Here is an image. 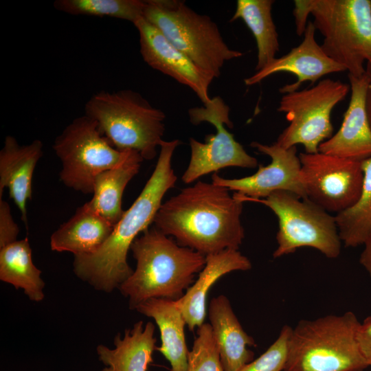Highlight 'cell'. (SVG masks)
Wrapping results in <instances>:
<instances>
[{"instance_id": "16", "label": "cell", "mask_w": 371, "mask_h": 371, "mask_svg": "<svg viewBox=\"0 0 371 371\" xmlns=\"http://www.w3.org/2000/svg\"><path fill=\"white\" fill-rule=\"evenodd\" d=\"M351 95L338 131L319 146V152L362 161L371 157V126L366 110L370 83L367 72L360 77L348 74Z\"/></svg>"}, {"instance_id": "1", "label": "cell", "mask_w": 371, "mask_h": 371, "mask_svg": "<svg viewBox=\"0 0 371 371\" xmlns=\"http://www.w3.org/2000/svg\"><path fill=\"white\" fill-rule=\"evenodd\" d=\"M198 181L161 204L153 223L182 247L204 256L237 249L245 238L243 201L235 192Z\"/></svg>"}, {"instance_id": "23", "label": "cell", "mask_w": 371, "mask_h": 371, "mask_svg": "<svg viewBox=\"0 0 371 371\" xmlns=\"http://www.w3.org/2000/svg\"><path fill=\"white\" fill-rule=\"evenodd\" d=\"M144 160L138 152L131 150L123 162L100 173L95 179L93 197L88 203L113 225L124 213L122 198L125 188L138 173Z\"/></svg>"}, {"instance_id": "26", "label": "cell", "mask_w": 371, "mask_h": 371, "mask_svg": "<svg viewBox=\"0 0 371 371\" xmlns=\"http://www.w3.org/2000/svg\"><path fill=\"white\" fill-rule=\"evenodd\" d=\"M363 188L357 200L335 217L341 243L346 247L364 245L371 235V157L361 161Z\"/></svg>"}, {"instance_id": "11", "label": "cell", "mask_w": 371, "mask_h": 371, "mask_svg": "<svg viewBox=\"0 0 371 371\" xmlns=\"http://www.w3.org/2000/svg\"><path fill=\"white\" fill-rule=\"evenodd\" d=\"M190 121L194 125L207 122L216 128V134H209L205 142L190 139V159L182 175L183 183H191L200 177L227 167L255 168L258 160L249 155L225 125L233 127L229 119V107L220 96L211 98L203 106L188 110Z\"/></svg>"}, {"instance_id": "5", "label": "cell", "mask_w": 371, "mask_h": 371, "mask_svg": "<svg viewBox=\"0 0 371 371\" xmlns=\"http://www.w3.org/2000/svg\"><path fill=\"white\" fill-rule=\"evenodd\" d=\"M360 324L352 311L300 320L291 329L283 371H364Z\"/></svg>"}, {"instance_id": "15", "label": "cell", "mask_w": 371, "mask_h": 371, "mask_svg": "<svg viewBox=\"0 0 371 371\" xmlns=\"http://www.w3.org/2000/svg\"><path fill=\"white\" fill-rule=\"evenodd\" d=\"M316 28L308 21L301 43L286 54L274 58L262 69L244 79L247 86L260 83L265 78L279 72H289L297 77V81L281 87L279 91L287 93L297 91L300 85L311 84L332 73L346 71V68L330 58L315 40Z\"/></svg>"}, {"instance_id": "28", "label": "cell", "mask_w": 371, "mask_h": 371, "mask_svg": "<svg viewBox=\"0 0 371 371\" xmlns=\"http://www.w3.org/2000/svg\"><path fill=\"white\" fill-rule=\"evenodd\" d=\"M186 371H223L210 324L198 328Z\"/></svg>"}, {"instance_id": "14", "label": "cell", "mask_w": 371, "mask_h": 371, "mask_svg": "<svg viewBox=\"0 0 371 371\" xmlns=\"http://www.w3.org/2000/svg\"><path fill=\"white\" fill-rule=\"evenodd\" d=\"M133 25L139 33L141 56L148 65L188 87L203 104L210 101L209 87L213 77L197 67L144 16Z\"/></svg>"}, {"instance_id": "24", "label": "cell", "mask_w": 371, "mask_h": 371, "mask_svg": "<svg viewBox=\"0 0 371 371\" xmlns=\"http://www.w3.org/2000/svg\"><path fill=\"white\" fill-rule=\"evenodd\" d=\"M41 275V271L33 263L27 238L0 248V280L23 289L33 302H41L45 297Z\"/></svg>"}, {"instance_id": "21", "label": "cell", "mask_w": 371, "mask_h": 371, "mask_svg": "<svg viewBox=\"0 0 371 371\" xmlns=\"http://www.w3.org/2000/svg\"><path fill=\"white\" fill-rule=\"evenodd\" d=\"M155 330L152 322L144 326V322L139 321L125 330L123 337L120 334L115 337L114 348L98 346L99 360L106 366L101 371H147L157 348Z\"/></svg>"}, {"instance_id": "12", "label": "cell", "mask_w": 371, "mask_h": 371, "mask_svg": "<svg viewBox=\"0 0 371 371\" xmlns=\"http://www.w3.org/2000/svg\"><path fill=\"white\" fill-rule=\"evenodd\" d=\"M307 199L328 212L351 206L361 194L364 173L361 161L320 152L299 154Z\"/></svg>"}, {"instance_id": "17", "label": "cell", "mask_w": 371, "mask_h": 371, "mask_svg": "<svg viewBox=\"0 0 371 371\" xmlns=\"http://www.w3.org/2000/svg\"><path fill=\"white\" fill-rule=\"evenodd\" d=\"M43 144L34 139L25 145L19 144L16 138L7 135L0 150V198L7 188L27 225V202L32 198V181L34 170L43 156Z\"/></svg>"}, {"instance_id": "30", "label": "cell", "mask_w": 371, "mask_h": 371, "mask_svg": "<svg viewBox=\"0 0 371 371\" xmlns=\"http://www.w3.org/2000/svg\"><path fill=\"white\" fill-rule=\"evenodd\" d=\"M19 228L11 214L8 202L0 198V248L16 240Z\"/></svg>"}, {"instance_id": "27", "label": "cell", "mask_w": 371, "mask_h": 371, "mask_svg": "<svg viewBox=\"0 0 371 371\" xmlns=\"http://www.w3.org/2000/svg\"><path fill=\"white\" fill-rule=\"evenodd\" d=\"M146 1L142 0H56V10L71 15L109 16L133 24L144 16Z\"/></svg>"}, {"instance_id": "10", "label": "cell", "mask_w": 371, "mask_h": 371, "mask_svg": "<svg viewBox=\"0 0 371 371\" xmlns=\"http://www.w3.org/2000/svg\"><path fill=\"white\" fill-rule=\"evenodd\" d=\"M350 89L340 80L326 78L311 88L284 93L277 110L286 115L289 124L276 142L285 148L302 144L305 153H318L319 145L333 133L332 111Z\"/></svg>"}, {"instance_id": "4", "label": "cell", "mask_w": 371, "mask_h": 371, "mask_svg": "<svg viewBox=\"0 0 371 371\" xmlns=\"http://www.w3.org/2000/svg\"><path fill=\"white\" fill-rule=\"evenodd\" d=\"M296 32L304 34L307 17L324 36L321 45L349 74L360 77L371 60V0H295Z\"/></svg>"}, {"instance_id": "33", "label": "cell", "mask_w": 371, "mask_h": 371, "mask_svg": "<svg viewBox=\"0 0 371 371\" xmlns=\"http://www.w3.org/2000/svg\"><path fill=\"white\" fill-rule=\"evenodd\" d=\"M366 69V72L369 75L370 79L366 94V110L369 122L371 126V60L367 62Z\"/></svg>"}, {"instance_id": "22", "label": "cell", "mask_w": 371, "mask_h": 371, "mask_svg": "<svg viewBox=\"0 0 371 371\" xmlns=\"http://www.w3.org/2000/svg\"><path fill=\"white\" fill-rule=\"evenodd\" d=\"M135 310L153 318L158 326L161 344L156 350L170 362L171 371H186L190 352L184 331L186 323L176 300L151 298Z\"/></svg>"}, {"instance_id": "8", "label": "cell", "mask_w": 371, "mask_h": 371, "mask_svg": "<svg viewBox=\"0 0 371 371\" xmlns=\"http://www.w3.org/2000/svg\"><path fill=\"white\" fill-rule=\"evenodd\" d=\"M236 194L243 202H257L267 206L278 217V245L273 254L274 258L292 254L301 247L314 248L328 258L339 256L341 241L335 217L309 199L284 190L259 199Z\"/></svg>"}, {"instance_id": "13", "label": "cell", "mask_w": 371, "mask_h": 371, "mask_svg": "<svg viewBox=\"0 0 371 371\" xmlns=\"http://www.w3.org/2000/svg\"><path fill=\"white\" fill-rule=\"evenodd\" d=\"M251 146L271 157L266 166L259 165L256 173L239 179H225L216 172L212 175V183L235 191L248 199H265L271 193L284 190L307 199L301 177V163L296 146L285 148L276 142L271 145L257 142Z\"/></svg>"}, {"instance_id": "3", "label": "cell", "mask_w": 371, "mask_h": 371, "mask_svg": "<svg viewBox=\"0 0 371 371\" xmlns=\"http://www.w3.org/2000/svg\"><path fill=\"white\" fill-rule=\"evenodd\" d=\"M132 275L119 287L131 309L151 298L178 300L205 265V256L180 246L155 226L133 243Z\"/></svg>"}, {"instance_id": "7", "label": "cell", "mask_w": 371, "mask_h": 371, "mask_svg": "<svg viewBox=\"0 0 371 371\" xmlns=\"http://www.w3.org/2000/svg\"><path fill=\"white\" fill-rule=\"evenodd\" d=\"M144 18L214 78L219 77L225 62L243 55L227 45L210 16L196 12L184 1L146 0Z\"/></svg>"}, {"instance_id": "2", "label": "cell", "mask_w": 371, "mask_h": 371, "mask_svg": "<svg viewBox=\"0 0 371 371\" xmlns=\"http://www.w3.org/2000/svg\"><path fill=\"white\" fill-rule=\"evenodd\" d=\"M179 144V139L161 142L151 176L107 240L93 253L74 256L75 274L95 289L110 293L119 289L133 273L127 262L128 252L137 236L153 223L165 194L175 187L177 178L171 161Z\"/></svg>"}, {"instance_id": "31", "label": "cell", "mask_w": 371, "mask_h": 371, "mask_svg": "<svg viewBox=\"0 0 371 371\" xmlns=\"http://www.w3.org/2000/svg\"><path fill=\"white\" fill-rule=\"evenodd\" d=\"M357 339L361 351L368 367H371V314L361 322Z\"/></svg>"}, {"instance_id": "18", "label": "cell", "mask_w": 371, "mask_h": 371, "mask_svg": "<svg viewBox=\"0 0 371 371\" xmlns=\"http://www.w3.org/2000/svg\"><path fill=\"white\" fill-rule=\"evenodd\" d=\"M205 265L197 280L176 300L190 331L199 328L206 316L207 296L211 286L223 276L234 271H247L249 259L237 249H225L205 256Z\"/></svg>"}, {"instance_id": "32", "label": "cell", "mask_w": 371, "mask_h": 371, "mask_svg": "<svg viewBox=\"0 0 371 371\" xmlns=\"http://www.w3.org/2000/svg\"><path fill=\"white\" fill-rule=\"evenodd\" d=\"M364 249L359 258V262L371 277V235L364 243Z\"/></svg>"}, {"instance_id": "25", "label": "cell", "mask_w": 371, "mask_h": 371, "mask_svg": "<svg viewBox=\"0 0 371 371\" xmlns=\"http://www.w3.org/2000/svg\"><path fill=\"white\" fill-rule=\"evenodd\" d=\"M273 3V0H238L230 19L243 20L254 36L258 50L256 71L276 58L280 49L278 34L271 14Z\"/></svg>"}, {"instance_id": "9", "label": "cell", "mask_w": 371, "mask_h": 371, "mask_svg": "<svg viewBox=\"0 0 371 371\" xmlns=\"http://www.w3.org/2000/svg\"><path fill=\"white\" fill-rule=\"evenodd\" d=\"M52 148L61 162L60 180L83 194L93 193L96 176L120 164L131 150L115 148L98 124L85 114L64 128Z\"/></svg>"}, {"instance_id": "29", "label": "cell", "mask_w": 371, "mask_h": 371, "mask_svg": "<svg viewBox=\"0 0 371 371\" xmlns=\"http://www.w3.org/2000/svg\"><path fill=\"white\" fill-rule=\"evenodd\" d=\"M292 327L284 325L276 341L256 359L238 371H283Z\"/></svg>"}, {"instance_id": "6", "label": "cell", "mask_w": 371, "mask_h": 371, "mask_svg": "<svg viewBox=\"0 0 371 371\" xmlns=\"http://www.w3.org/2000/svg\"><path fill=\"white\" fill-rule=\"evenodd\" d=\"M85 115L98 124L117 150H135L146 160L156 157L165 132L166 115L138 92L101 91L87 100Z\"/></svg>"}, {"instance_id": "19", "label": "cell", "mask_w": 371, "mask_h": 371, "mask_svg": "<svg viewBox=\"0 0 371 371\" xmlns=\"http://www.w3.org/2000/svg\"><path fill=\"white\" fill-rule=\"evenodd\" d=\"M208 314L223 371H238L254 360V353L248 347H255V340L244 330L228 298L213 297Z\"/></svg>"}, {"instance_id": "20", "label": "cell", "mask_w": 371, "mask_h": 371, "mask_svg": "<svg viewBox=\"0 0 371 371\" xmlns=\"http://www.w3.org/2000/svg\"><path fill=\"white\" fill-rule=\"evenodd\" d=\"M114 227L87 202L53 232L50 247L54 251H68L74 256L90 254L104 243Z\"/></svg>"}]
</instances>
